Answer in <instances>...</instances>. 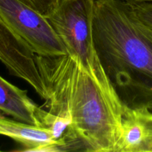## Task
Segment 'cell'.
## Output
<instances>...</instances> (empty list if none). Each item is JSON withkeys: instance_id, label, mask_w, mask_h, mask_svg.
Here are the masks:
<instances>
[{"instance_id": "6", "label": "cell", "mask_w": 152, "mask_h": 152, "mask_svg": "<svg viewBox=\"0 0 152 152\" xmlns=\"http://www.w3.org/2000/svg\"><path fill=\"white\" fill-rule=\"evenodd\" d=\"M0 136L10 138L22 147V151L54 152L55 144L68 151L65 142L53 137L50 129L19 121L0 112Z\"/></svg>"}, {"instance_id": "5", "label": "cell", "mask_w": 152, "mask_h": 152, "mask_svg": "<svg viewBox=\"0 0 152 152\" xmlns=\"http://www.w3.org/2000/svg\"><path fill=\"white\" fill-rule=\"evenodd\" d=\"M115 152H152V111L148 106L124 105Z\"/></svg>"}, {"instance_id": "11", "label": "cell", "mask_w": 152, "mask_h": 152, "mask_svg": "<svg viewBox=\"0 0 152 152\" xmlns=\"http://www.w3.org/2000/svg\"><path fill=\"white\" fill-rule=\"evenodd\" d=\"M150 109H151V111H152V105H151V106H150Z\"/></svg>"}, {"instance_id": "8", "label": "cell", "mask_w": 152, "mask_h": 152, "mask_svg": "<svg viewBox=\"0 0 152 152\" xmlns=\"http://www.w3.org/2000/svg\"><path fill=\"white\" fill-rule=\"evenodd\" d=\"M45 16L53 13L60 0H18Z\"/></svg>"}, {"instance_id": "7", "label": "cell", "mask_w": 152, "mask_h": 152, "mask_svg": "<svg viewBox=\"0 0 152 152\" xmlns=\"http://www.w3.org/2000/svg\"><path fill=\"white\" fill-rule=\"evenodd\" d=\"M40 110L26 90L19 88L0 76V112L19 121L41 126Z\"/></svg>"}, {"instance_id": "1", "label": "cell", "mask_w": 152, "mask_h": 152, "mask_svg": "<svg viewBox=\"0 0 152 152\" xmlns=\"http://www.w3.org/2000/svg\"><path fill=\"white\" fill-rule=\"evenodd\" d=\"M36 59L48 93L45 105L71 117L67 137L80 151L115 152L124 103L102 63L87 68L68 53Z\"/></svg>"}, {"instance_id": "2", "label": "cell", "mask_w": 152, "mask_h": 152, "mask_svg": "<svg viewBox=\"0 0 152 152\" xmlns=\"http://www.w3.org/2000/svg\"><path fill=\"white\" fill-rule=\"evenodd\" d=\"M96 53L124 105H152V29L120 0H95Z\"/></svg>"}, {"instance_id": "9", "label": "cell", "mask_w": 152, "mask_h": 152, "mask_svg": "<svg viewBox=\"0 0 152 152\" xmlns=\"http://www.w3.org/2000/svg\"><path fill=\"white\" fill-rule=\"evenodd\" d=\"M130 6L136 17L152 29V2L135 3Z\"/></svg>"}, {"instance_id": "3", "label": "cell", "mask_w": 152, "mask_h": 152, "mask_svg": "<svg viewBox=\"0 0 152 152\" xmlns=\"http://www.w3.org/2000/svg\"><path fill=\"white\" fill-rule=\"evenodd\" d=\"M94 7L95 0H60L56 10L45 16L68 54L87 68L101 63L93 37Z\"/></svg>"}, {"instance_id": "10", "label": "cell", "mask_w": 152, "mask_h": 152, "mask_svg": "<svg viewBox=\"0 0 152 152\" xmlns=\"http://www.w3.org/2000/svg\"><path fill=\"white\" fill-rule=\"evenodd\" d=\"M120 1H125V2L129 3V4H135V3L140 2H152V0H120Z\"/></svg>"}, {"instance_id": "4", "label": "cell", "mask_w": 152, "mask_h": 152, "mask_svg": "<svg viewBox=\"0 0 152 152\" xmlns=\"http://www.w3.org/2000/svg\"><path fill=\"white\" fill-rule=\"evenodd\" d=\"M0 15L37 55L68 54L65 46L45 16L18 0H0Z\"/></svg>"}]
</instances>
